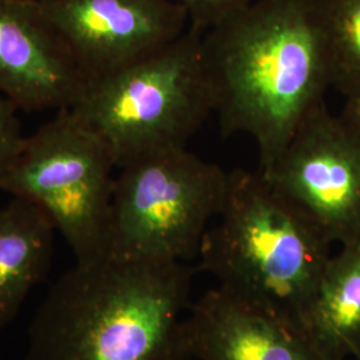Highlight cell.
<instances>
[{"label":"cell","instance_id":"9c48e42d","mask_svg":"<svg viewBox=\"0 0 360 360\" xmlns=\"http://www.w3.org/2000/svg\"><path fill=\"white\" fill-rule=\"evenodd\" d=\"M89 77L40 3L0 0V95L20 111L72 108Z\"/></svg>","mask_w":360,"mask_h":360},{"label":"cell","instance_id":"8992f818","mask_svg":"<svg viewBox=\"0 0 360 360\" xmlns=\"http://www.w3.org/2000/svg\"><path fill=\"white\" fill-rule=\"evenodd\" d=\"M229 172L187 147L117 169L108 255L191 262L218 217Z\"/></svg>","mask_w":360,"mask_h":360},{"label":"cell","instance_id":"6da1fadb","mask_svg":"<svg viewBox=\"0 0 360 360\" xmlns=\"http://www.w3.org/2000/svg\"><path fill=\"white\" fill-rule=\"evenodd\" d=\"M202 50L221 134L250 136L267 172L331 89L314 0H252Z\"/></svg>","mask_w":360,"mask_h":360},{"label":"cell","instance_id":"5b68a950","mask_svg":"<svg viewBox=\"0 0 360 360\" xmlns=\"http://www.w3.org/2000/svg\"><path fill=\"white\" fill-rule=\"evenodd\" d=\"M116 166L102 139L65 108L27 135L0 191L44 211L75 263L108 255Z\"/></svg>","mask_w":360,"mask_h":360},{"label":"cell","instance_id":"7a4b0ae2","mask_svg":"<svg viewBox=\"0 0 360 360\" xmlns=\"http://www.w3.org/2000/svg\"><path fill=\"white\" fill-rule=\"evenodd\" d=\"M198 267L107 255L59 276L28 327L25 360H183Z\"/></svg>","mask_w":360,"mask_h":360},{"label":"cell","instance_id":"ac0fdd59","mask_svg":"<svg viewBox=\"0 0 360 360\" xmlns=\"http://www.w3.org/2000/svg\"><path fill=\"white\" fill-rule=\"evenodd\" d=\"M355 360H360V355H359V356H358V358H356V359H355Z\"/></svg>","mask_w":360,"mask_h":360},{"label":"cell","instance_id":"5bb4252c","mask_svg":"<svg viewBox=\"0 0 360 360\" xmlns=\"http://www.w3.org/2000/svg\"><path fill=\"white\" fill-rule=\"evenodd\" d=\"M19 108L0 95V180L11 169L26 142Z\"/></svg>","mask_w":360,"mask_h":360},{"label":"cell","instance_id":"8fae6325","mask_svg":"<svg viewBox=\"0 0 360 360\" xmlns=\"http://www.w3.org/2000/svg\"><path fill=\"white\" fill-rule=\"evenodd\" d=\"M56 229L25 198L0 207V328L13 322L51 266Z\"/></svg>","mask_w":360,"mask_h":360},{"label":"cell","instance_id":"7c38bea8","mask_svg":"<svg viewBox=\"0 0 360 360\" xmlns=\"http://www.w3.org/2000/svg\"><path fill=\"white\" fill-rule=\"evenodd\" d=\"M307 333L328 360L360 355V238L339 245L323 271Z\"/></svg>","mask_w":360,"mask_h":360},{"label":"cell","instance_id":"52a82bcc","mask_svg":"<svg viewBox=\"0 0 360 360\" xmlns=\"http://www.w3.org/2000/svg\"><path fill=\"white\" fill-rule=\"evenodd\" d=\"M334 245L360 238V127L327 103L309 114L267 172Z\"/></svg>","mask_w":360,"mask_h":360},{"label":"cell","instance_id":"ba28073f","mask_svg":"<svg viewBox=\"0 0 360 360\" xmlns=\"http://www.w3.org/2000/svg\"><path fill=\"white\" fill-rule=\"evenodd\" d=\"M41 7L89 80L141 60L190 27L172 0H50Z\"/></svg>","mask_w":360,"mask_h":360},{"label":"cell","instance_id":"9a60e30c","mask_svg":"<svg viewBox=\"0 0 360 360\" xmlns=\"http://www.w3.org/2000/svg\"><path fill=\"white\" fill-rule=\"evenodd\" d=\"M181 6L190 18V26L207 30L217 26L231 13L243 8L252 0H172Z\"/></svg>","mask_w":360,"mask_h":360},{"label":"cell","instance_id":"277c9868","mask_svg":"<svg viewBox=\"0 0 360 360\" xmlns=\"http://www.w3.org/2000/svg\"><path fill=\"white\" fill-rule=\"evenodd\" d=\"M203 34L190 26L158 51L90 80L71 108L102 139L116 169L147 155L187 147L214 112Z\"/></svg>","mask_w":360,"mask_h":360},{"label":"cell","instance_id":"3957f363","mask_svg":"<svg viewBox=\"0 0 360 360\" xmlns=\"http://www.w3.org/2000/svg\"><path fill=\"white\" fill-rule=\"evenodd\" d=\"M331 245L259 169H233L196 267L212 275L223 291L307 331Z\"/></svg>","mask_w":360,"mask_h":360},{"label":"cell","instance_id":"30bf717a","mask_svg":"<svg viewBox=\"0 0 360 360\" xmlns=\"http://www.w3.org/2000/svg\"><path fill=\"white\" fill-rule=\"evenodd\" d=\"M180 355L183 360H328L306 330L219 287L187 311Z\"/></svg>","mask_w":360,"mask_h":360},{"label":"cell","instance_id":"4fadbf2b","mask_svg":"<svg viewBox=\"0 0 360 360\" xmlns=\"http://www.w3.org/2000/svg\"><path fill=\"white\" fill-rule=\"evenodd\" d=\"M330 84L346 99L360 96V0H314Z\"/></svg>","mask_w":360,"mask_h":360},{"label":"cell","instance_id":"e0dca14e","mask_svg":"<svg viewBox=\"0 0 360 360\" xmlns=\"http://www.w3.org/2000/svg\"><path fill=\"white\" fill-rule=\"evenodd\" d=\"M32 1H37V3H40V4H43V3H47V1H50V0H32Z\"/></svg>","mask_w":360,"mask_h":360},{"label":"cell","instance_id":"2e32d148","mask_svg":"<svg viewBox=\"0 0 360 360\" xmlns=\"http://www.w3.org/2000/svg\"><path fill=\"white\" fill-rule=\"evenodd\" d=\"M342 111L360 127V96L346 99Z\"/></svg>","mask_w":360,"mask_h":360}]
</instances>
